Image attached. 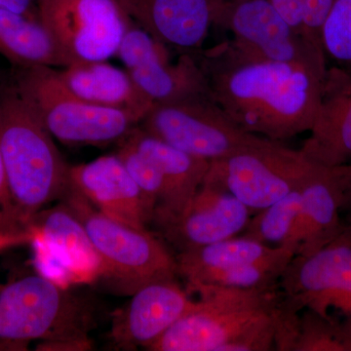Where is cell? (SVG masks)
Returning <instances> with one entry per match:
<instances>
[{
    "label": "cell",
    "instance_id": "27",
    "mask_svg": "<svg viewBox=\"0 0 351 351\" xmlns=\"http://www.w3.org/2000/svg\"><path fill=\"white\" fill-rule=\"evenodd\" d=\"M325 55L341 64L351 66V0H334L322 31Z\"/></svg>",
    "mask_w": 351,
    "mask_h": 351
},
{
    "label": "cell",
    "instance_id": "34",
    "mask_svg": "<svg viewBox=\"0 0 351 351\" xmlns=\"http://www.w3.org/2000/svg\"><path fill=\"white\" fill-rule=\"evenodd\" d=\"M0 8L21 14L32 20L39 21L38 6L36 0H0Z\"/></svg>",
    "mask_w": 351,
    "mask_h": 351
},
{
    "label": "cell",
    "instance_id": "16",
    "mask_svg": "<svg viewBox=\"0 0 351 351\" xmlns=\"http://www.w3.org/2000/svg\"><path fill=\"white\" fill-rule=\"evenodd\" d=\"M300 151L328 168L351 162V66L327 68L315 120Z\"/></svg>",
    "mask_w": 351,
    "mask_h": 351
},
{
    "label": "cell",
    "instance_id": "8",
    "mask_svg": "<svg viewBox=\"0 0 351 351\" xmlns=\"http://www.w3.org/2000/svg\"><path fill=\"white\" fill-rule=\"evenodd\" d=\"M138 126L177 149L209 161L232 156L265 138L240 128L207 93L157 104Z\"/></svg>",
    "mask_w": 351,
    "mask_h": 351
},
{
    "label": "cell",
    "instance_id": "18",
    "mask_svg": "<svg viewBox=\"0 0 351 351\" xmlns=\"http://www.w3.org/2000/svg\"><path fill=\"white\" fill-rule=\"evenodd\" d=\"M339 195L331 168L314 163L302 188V206L289 247L309 255L335 241L343 230Z\"/></svg>",
    "mask_w": 351,
    "mask_h": 351
},
{
    "label": "cell",
    "instance_id": "2",
    "mask_svg": "<svg viewBox=\"0 0 351 351\" xmlns=\"http://www.w3.org/2000/svg\"><path fill=\"white\" fill-rule=\"evenodd\" d=\"M151 351H283L300 313L279 285L263 289L205 286Z\"/></svg>",
    "mask_w": 351,
    "mask_h": 351
},
{
    "label": "cell",
    "instance_id": "7",
    "mask_svg": "<svg viewBox=\"0 0 351 351\" xmlns=\"http://www.w3.org/2000/svg\"><path fill=\"white\" fill-rule=\"evenodd\" d=\"M313 166L300 149L265 138L232 156L210 161L205 178L258 212L302 186Z\"/></svg>",
    "mask_w": 351,
    "mask_h": 351
},
{
    "label": "cell",
    "instance_id": "19",
    "mask_svg": "<svg viewBox=\"0 0 351 351\" xmlns=\"http://www.w3.org/2000/svg\"><path fill=\"white\" fill-rule=\"evenodd\" d=\"M122 140L147 156L167 184V199L156 207L152 223L182 211L202 186L210 161L159 140L138 125Z\"/></svg>",
    "mask_w": 351,
    "mask_h": 351
},
{
    "label": "cell",
    "instance_id": "10",
    "mask_svg": "<svg viewBox=\"0 0 351 351\" xmlns=\"http://www.w3.org/2000/svg\"><path fill=\"white\" fill-rule=\"evenodd\" d=\"M279 287L289 304L351 325V245L335 240L309 255H295Z\"/></svg>",
    "mask_w": 351,
    "mask_h": 351
},
{
    "label": "cell",
    "instance_id": "14",
    "mask_svg": "<svg viewBox=\"0 0 351 351\" xmlns=\"http://www.w3.org/2000/svg\"><path fill=\"white\" fill-rule=\"evenodd\" d=\"M195 302L176 279L147 284L113 313L110 338L120 350H149Z\"/></svg>",
    "mask_w": 351,
    "mask_h": 351
},
{
    "label": "cell",
    "instance_id": "15",
    "mask_svg": "<svg viewBox=\"0 0 351 351\" xmlns=\"http://www.w3.org/2000/svg\"><path fill=\"white\" fill-rule=\"evenodd\" d=\"M69 184L96 209L140 230L152 223L156 202L132 179L117 154L71 166Z\"/></svg>",
    "mask_w": 351,
    "mask_h": 351
},
{
    "label": "cell",
    "instance_id": "23",
    "mask_svg": "<svg viewBox=\"0 0 351 351\" xmlns=\"http://www.w3.org/2000/svg\"><path fill=\"white\" fill-rule=\"evenodd\" d=\"M282 247L269 246L237 235L232 239L179 252L175 255L178 276H182L189 285L205 274L272 257Z\"/></svg>",
    "mask_w": 351,
    "mask_h": 351
},
{
    "label": "cell",
    "instance_id": "13",
    "mask_svg": "<svg viewBox=\"0 0 351 351\" xmlns=\"http://www.w3.org/2000/svg\"><path fill=\"white\" fill-rule=\"evenodd\" d=\"M251 213L232 193L205 178L182 211L154 223L179 253L237 237L243 232Z\"/></svg>",
    "mask_w": 351,
    "mask_h": 351
},
{
    "label": "cell",
    "instance_id": "37",
    "mask_svg": "<svg viewBox=\"0 0 351 351\" xmlns=\"http://www.w3.org/2000/svg\"><path fill=\"white\" fill-rule=\"evenodd\" d=\"M36 3H38V0H36Z\"/></svg>",
    "mask_w": 351,
    "mask_h": 351
},
{
    "label": "cell",
    "instance_id": "22",
    "mask_svg": "<svg viewBox=\"0 0 351 351\" xmlns=\"http://www.w3.org/2000/svg\"><path fill=\"white\" fill-rule=\"evenodd\" d=\"M127 71L138 89L154 105L208 94L199 62L189 54L176 64H171L169 58H160Z\"/></svg>",
    "mask_w": 351,
    "mask_h": 351
},
{
    "label": "cell",
    "instance_id": "20",
    "mask_svg": "<svg viewBox=\"0 0 351 351\" xmlns=\"http://www.w3.org/2000/svg\"><path fill=\"white\" fill-rule=\"evenodd\" d=\"M57 73L69 93L92 105L127 110L140 117L141 121L154 107L136 86L128 71L106 61L71 64Z\"/></svg>",
    "mask_w": 351,
    "mask_h": 351
},
{
    "label": "cell",
    "instance_id": "12",
    "mask_svg": "<svg viewBox=\"0 0 351 351\" xmlns=\"http://www.w3.org/2000/svg\"><path fill=\"white\" fill-rule=\"evenodd\" d=\"M29 230L39 274L66 288L101 279L100 258L80 219L64 203L39 212Z\"/></svg>",
    "mask_w": 351,
    "mask_h": 351
},
{
    "label": "cell",
    "instance_id": "26",
    "mask_svg": "<svg viewBox=\"0 0 351 351\" xmlns=\"http://www.w3.org/2000/svg\"><path fill=\"white\" fill-rule=\"evenodd\" d=\"M292 351H351V325L304 309L298 319Z\"/></svg>",
    "mask_w": 351,
    "mask_h": 351
},
{
    "label": "cell",
    "instance_id": "33",
    "mask_svg": "<svg viewBox=\"0 0 351 351\" xmlns=\"http://www.w3.org/2000/svg\"><path fill=\"white\" fill-rule=\"evenodd\" d=\"M269 1L282 15L284 19L287 21L295 31L299 32L306 38L304 29L302 0H269Z\"/></svg>",
    "mask_w": 351,
    "mask_h": 351
},
{
    "label": "cell",
    "instance_id": "36",
    "mask_svg": "<svg viewBox=\"0 0 351 351\" xmlns=\"http://www.w3.org/2000/svg\"><path fill=\"white\" fill-rule=\"evenodd\" d=\"M336 240H339V241L346 242V243L351 245V221H346L341 234H339V237Z\"/></svg>",
    "mask_w": 351,
    "mask_h": 351
},
{
    "label": "cell",
    "instance_id": "24",
    "mask_svg": "<svg viewBox=\"0 0 351 351\" xmlns=\"http://www.w3.org/2000/svg\"><path fill=\"white\" fill-rule=\"evenodd\" d=\"M295 255L294 249L283 246L276 255L265 260L205 274L186 285V291L191 293L205 286L232 289L274 287L279 285L284 270Z\"/></svg>",
    "mask_w": 351,
    "mask_h": 351
},
{
    "label": "cell",
    "instance_id": "21",
    "mask_svg": "<svg viewBox=\"0 0 351 351\" xmlns=\"http://www.w3.org/2000/svg\"><path fill=\"white\" fill-rule=\"evenodd\" d=\"M0 55L15 68L71 66L40 21L4 8H0Z\"/></svg>",
    "mask_w": 351,
    "mask_h": 351
},
{
    "label": "cell",
    "instance_id": "29",
    "mask_svg": "<svg viewBox=\"0 0 351 351\" xmlns=\"http://www.w3.org/2000/svg\"><path fill=\"white\" fill-rule=\"evenodd\" d=\"M117 56L128 69L149 63L154 60L168 57L165 45L152 38L138 25L129 24L119 44Z\"/></svg>",
    "mask_w": 351,
    "mask_h": 351
},
{
    "label": "cell",
    "instance_id": "17",
    "mask_svg": "<svg viewBox=\"0 0 351 351\" xmlns=\"http://www.w3.org/2000/svg\"><path fill=\"white\" fill-rule=\"evenodd\" d=\"M129 19L164 45L200 47L213 23L214 0H115Z\"/></svg>",
    "mask_w": 351,
    "mask_h": 351
},
{
    "label": "cell",
    "instance_id": "3",
    "mask_svg": "<svg viewBox=\"0 0 351 351\" xmlns=\"http://www.w3.org/2000/svg\"><path fill=\"white\" fill-rule=\"evenodd\" d=\"M0 154L18 218L29 230L39 212L61 199L71 166L11 80L0 83Z\"/></svg>",
    "mask_w": 351,
    "mask_h": 351
},
{
    "label": "cell",
    "instance_id": "31",
    "mask_svg": "<svg viewBox=\"0 0 351 351\" xmlns=\"http://www.w3.org/2000/svg\"><path fill=\"white\" fill-rule=\"evenodd\" d=\"M29 232L31 230H25L18 218L7 180L5 168L0 154V233L22 234Z\"/></svg>",
    "mask_w": 351,
    "mask_h": 351
},
{
    "label": "cell",
    "instance_id": "4",
    "mask_svg": "<svg viewBox=\"0 0 351 351\" xmlns=\"http://www.w3.org/2000/svg\"><path fill=\"white\" fill-rule=\"evenodd\" d=\"M92 324L85 300L41 274L0 286V350H27L36 341L43 350H89Z\"/></svg>",
    "mask_w": 351,
    "mask_h": 351
},
{
    "label": "cell",
    "instance_id": "11",
    "mask_svg": "<svg viewBox=\"0 0 351 351\" xmlns=\"http://www.w3.org/2000/svg\"><path fill=\"white\" fill-rule=\"evenodd\" d=\"M213 23L232 32L242 49L274 61L327 68L326 55L295 31L269 0H214Z\"/></svg>",
    "mask_w": 351,
    "mask_h": 351
},
{
    "label": "cell",
    "instance_id": "9",
    "mask_svg": "<svg viewBox=\"0 0 351 351\" xmlns=\"http://www.w3.org/2000/svg\"><path fill=\"white\" fill-rule=\"evenodd\" d=\"M39 21L71 64L117 55L131 23L115 0H38Z\"/></svg>",
    "mask_w": 351,
    "mask_h": 351
},
{
    "label": "cell",
    "instance_id": "5",
    "mask_svg": "<svg viewBox=\"0 0 351 351\" xmlns=\"http://www.w3.org/2000/svg\"><path fill=\"white\" fill-rule=\"evenodd\" d=\"M61 199L80 219L100 258L101 279L115 290L132 295L147 284L178 276L175 256L147 230L101 213L69 181Z\"/></svg>",
    "mask_w": 351,
    "mask_h": 351
},
{
    "label": "cell",
    "instance_id": "30",
    "mask_svg": "<svg viewBox=\"0 0 351 351\" xmlns=\"http://www.w3.org/2000/svg\"><path fill=\"white\" fill-rule=\"evenodd\" d=\"M332 1L334 0H302L304 34L309 43L323 52L321 31Z\"/></svg>",
    "mask_w": 351,
    "mask_h": 351
},
{
    "label": "cell",
    "instance_id": "35",
    "mask_svg": "<svg viewBox=\"0 0 351 351\" xmlns=\"http://www.w3.org/2000/svg\"><path fill=\"white\" fill-rule=\"evenodd\" d=\"M32 237L34 234H32V230L29 232L22 233V234H2L0 233V249L32 242Z\"/></svg>",
    "mask_w": 351,
    "mask_h": 351
},
{
    "label": "cell",
    "instance_id": "1",
    "mask_svg": "<svg viewBox=\"0 0 351 351\" xmlns=\"http://www.w3.org/2000/svg\"><path fill=\"white\" fill-rule=\"evenodd\" d=\"M199 64L208 94L244 131L276 142L311 131L327 68L274 61L232 41L207 50Z\"/></svg>",
    "mask_w": 351,
    "mask_h": 351
},
{
    "label": "cell",
    "instance_id": "6",
    "mask_svg": "<svg viewBox=\"0 0 351 351\" xmlns=\"http://www.w3.org/2000/svg\"><path fill=\"white\" fill-rule=\"evenodd\" d=\"M12 82L52 137L68 145L120 142L141 123L127 110L99 107L69 93L51 66L16 68Z\"/></svg>",
    "mask_w": 351,
    "mask_h": 351
},
{
    "label": "cell",
    "instance_id": "32",
    "mask_svg": "<svg viewBox=\"0 0 351 351\" xmlns=\"http://www.w3.org/2000/svg\"><path fill=\"white\" fill-rule=\"evenodd\" d=\"M339 195L341 216L351 221V162L331 168Z\"/></svg>",
    "mask_w": 351,
    "mask_h": 351
},
{
    "label": "cell",
    "instance_id": "28",
    "mask_svg": "<svg viewBox=\"0 0 351 351\" xmlns=\"http://www.w3.org/2000/svg\"><path fill=\"white\" fill-rule=\"evenodd\" d=\"M119 143V149L117 154L125 166L132 179L145 195L156 202V207L163 205L167 199L168 191L167 184L160 171L133 145L123 140Z\"/></svg>",
    "mask_w": 351,
    "mask_h": 351
},
{
    "label": "cell",
    "instance_id": "25",
    "mask_svg": "<svg viewBox=\"0 0 351 351\" xmlns=\"http://www.w3.org/2000/svg\"><path fill=\"white\" fill-rule=\"evenodd\" d=\"M302 184L269 206L258 211L256 216L249 219L241 237L269 246L289 247L295 221L301 211Z\"/></svg>",
    "mask_w": 351,
    "mask_h": 351
}]
</instances>
